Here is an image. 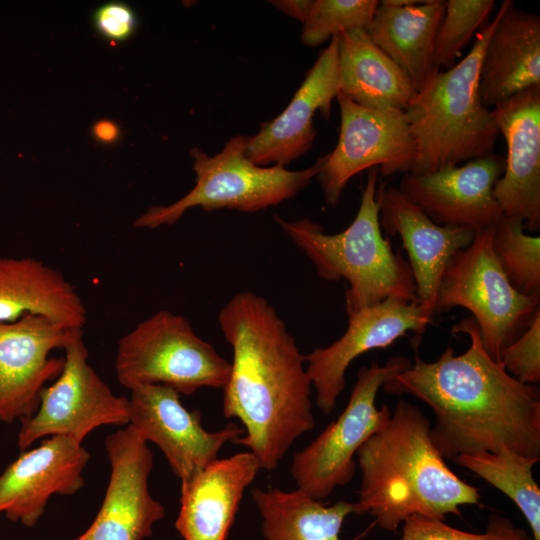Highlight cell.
Here are the masks:
<instances>
[{"label":"cell","mask_w":540,"mask_h":540,"mask_svg":"<svg viewBox=\"0 0 540 540\" xmlns=\"http://www.w3.org/2000/svg\"><path fill=\"white\" fill-rule=\"evenodd\" d=\"M452 333L470 337L464 353L455 355L448 346L436 361L426 362L415 349L414 363L382 390L413 396L431 409V440L444 459L503 449L540 458L539 387L521 383L488 355L472 316Z\"/></svg>","instance_id":"cell-1"},{"label":"cell","mask_w":540,"mask_h":540,"mask_svg":"<svg viewBox=\"0 0 540 540\" xmlns=\"http://www.w3.org/2000/svg\"><path fill=\"white\" fill-rule=\"evenodd\" d=\"M218 322L233 351L223 415L243 425L235 444L246 446L261 469L275 470L315 426L304 355L274 307L251 291L235 294Z\"/></svg>","instance_id":"cell-2"},{"label":"cell","mask_w":540,"mask_h":540,"mask_svg":"<svg viewBox=\"0 0 540 540\" xmlns=\"http://www.w3.org/2000/svg\"><path fill=\"white\" fill-rule=\"evenodd\" d=\"M431 422L418 406L400 399L385 424L356 453L361 471V513L395 531L410 516L444 521L463 505H478L477 487L446 464L430 436Z\"/></svg>","instance_id":"cell-3"},{"label":"cell","mask_w":540,"mask_h":540,"mask_svg":"<svg viewBox=\"0 0 540 540\" xmlns=\"http://www.w3.org/2000/svg\"><path fill=\"white\" fill-rule=\"evenodd\" d=\"M378 174V167L369 169L358 212L340 233L327 234L308 218L274 216L282 231L311 260L320 278L347 281L348 316L391 298L417 301L409 262L392 249L381 232Z\"/></svg>","instance_id":"cell-4"},{"label":"cell","mask_w":540,"mask_h":540,"mask_svg":"<svg viewBox=\"0 0 540 540\" xmlns=\"http://www.w3.org/2000/svg\"><path fill=\"white\" fill-rule=\"evenodd\" d=\"M495 24L489 21L469 53L435 73L404 111L416 157L409 173L424 174L494 154L499 130L478 95L479 72Z\"/></svg>","instance_id":"cell-5"},{"label":"cell","mask_w":540,"mask_h":540,"mask_svg":"<svg viewBox=\"0 0 540 540\" xmlns=\"http://www.w3.org/2000/svg\"><path fill=\"white\" fill-rule=\"evenodd\" d=\"M247 137H231L222 151L212 156L193 148L190 155L196 179L192 190L172 204L150 207L134 226L154 229L172 225L194 207L257 212L293 198L317 176L321 157L298 171L255 165L246 156Z\"/></svg>","instance_id":"cell-6"},{"label":"cell","mask_w":540,"mask_h":540,"mask_svg":"<svg viewBox=\"0 0 540 540\" xmlns=\"http://www.w3.org/2000/svg\"><path fill=\"white\" fill-rule=\"evenodd\" d=\"M114 367L129 390L160 384L190 395L204 387L223 389L231 363L183 316L160 310L120 338Z\"/></svg>","instance_id":"cell-7"},{"label":"cell","mask_w":540,"mask_h":540,"mask_svg":"<svg viewBox=\"0 0 540 540\" xmlns=\"http://www.w3.org/2000/svg\"><path fill=\"white\" fill-rule=\"evenodd\" d=\"M492 233L493 227L477 232L454 255L438 288L435 314L454 307L469 310L486 352L500 363L505 348L540 312V297L523 295L510 284L493 252Z\"/></svg>","instance_id":"cell-8"},{"label":"cell","mask_w":540,"mask_h":540,"mask_svg":"<svg viewBox=\"0 0 540 540\" xmlns=\"http://www.w3.org/2000/svg\"><path fill=\"white\" fill-rule=\"evenodd\" d=\"M411 364L404 356H394L384 365L373 362L358 370L343 412L292 459L290 471L299 491L321 501L353 479L358 449L391 415L388 405H376L379 390Z\"/></svg>","instance_id":"cell-9"},{"label":"cell","mask_w":540,"mask_h":540,"mask_svg":"<svg viewBox=\"0 0 540 540\" xmlns=\"http://www.w3.org/2000/svg\"><path fill=\"white\" fill-rule=\"evenodd\" d=\"M64 352L61 373L41 391L36 412L20 421L21 452L41 438L66 436L82 443L100 426L129 424V399L115 395L90 366L83 332Z\"/></svg>","instance_id":"cell-10"},{"label":"cell","mask_w":540,"mask_h":540,"mask_svg":"<svg viewBox=\"0 0 540 540\" xmlns=\"http://www.w3.org/2000/svg\"><path fill=\"white\" fill-rule=\"evenodd\" d=\"M340 132L336 147L321 157L317 179L326 203H338L348 181L374 167L382 176L409 173L416 147L405 113L361 107L338 92Z\"/></svg>","instance_id":"cell-11"},{"label":"cell","mask_w":540,"mask_h":540,"mask_svg":"<svg viewBox=\"0 0 540 540\" xmlns=\"http://www.w3.org/2000/svg\"><path fill=\"white\" fill-rule=\"evenodd\" d=\"M128 425L159 447L181 482L216 460L226 443L244 435V429L234 423L214 432L205 430L200 413L189 411L177 391L160 384L131 390Z\"/></svg>","instance_id":"cell-12"},{"label":"cell","mask_w":540,"mask_h":540,"mask_svg":"<svg viewBox=\"0 0 540 540\" xmlns=\"http://www.w3.org/2000/svg\"><path fill=\"white\" fill-rule=\"evenodd\" d=\"M110 477L102 505L89 528L72 540H143L152 535L165 507L150 493L153 454L128 425L105 439Z\"/></svg>","instance_id":"cell-13"},{"label":"cell","mask_w":540,"mask_h":540,"mask_svg":"<svg viewBox=\"0 0 540 540\" xmlns=\"http://www.w3.org/2000/svg\"><path fill=\"white\" fill-rule=\"evenodd\" d=\"M83 329L69 328L43 316L27 315L0 323V422L31 417L46 383L61 373L64 357L52 356Z\"/></svg>","instance_id":"cell-14"},{"label":"cell","mask_w":540,"mask_h":540,"mask_svg":"<svg viewBox=\"0 0 540 540\" xmlns=\"http://www.w3.org/2000/svg\"><path fill=\"white\" fill-rule=\"evenodd\" d=\"M430 323L418 301L396 298L349 315L347 330L339 339L303 356L317 407L324 414L332 412L346 386L347 368L358 356L385 348L408 331L420 336Z\"/></svg>","instance_id":"cell-15"},{"label":"cell","mask_w":540,"mask_h":540,"mask_svg":"<svg viewBox=\"0 0 540 540\" xmlns=\"http://www.w3.org/2000/svg\"><path fill=\"white\" fill-rule=\"evenodd\" d=\"M504 166L505 158L492 154L434 172L406 173L399 188L434 223L477 233L503 214L494 186Z\"/></svg>","instance_id":"cell-16"},{"label":"cell","mask_w":540,"mask_h":540,"mask_svg":"<svg viewBox=\"0 0 540 540\" xmlns=\"http://www.w3.org/2000/svg\"><path fill=\"white\" fill-rule=\"evenodd\" d=\"M89 459L82 443L66 436L47 437L22 451L0 474V513L34 527L52 495H74L84 486Z\"/></svg>","instance_id":"cell-17"},{"label":"cell","mask_w":540,"mask_h":540,"mask_svg":"<svg viewBox=\"0 0 540 540\" xmlns=\"http://www.w3.org/2000/svg\"><path fill=\"white\" fill-rule=\"evenodd\" d=\"M507 145L503 175L494 196L503 214L540 228V85L531 86L491 109Z\"/></svg>","instance_id":"cell-18"},{"label":"cell","mask_w":540,"mask_h":540,"mask_svg":"<svg viewBox=\"0 0 540 540\" xmlns=\"http://www.w3.org/2000/svg\"><path fill=\"white\" fill-rule=\"evenodd\" d=\"M380 225L391 236L399 235L409 256L417 301L432 322L438 288L454 255L468 247L475 232L434 223L397 187H377Z\"/></svg>","instance_id":"cell-19"},{"label":"cell","mask_w":540,"mask_h":540,"mask_svg":"<svg viewBox=\"0 0 540 540\" xmlns=\"http://www.w3.org/2000/svg\"><path fill=\"white\" fill-rule=\"evenodd\" d=\"M339 92L338 36L330 39L284 111L247 137L246 156L261 167L286 168L305 154L316 136L314 116L329 118Z\"/></svg>","instance_id":"cell-20"},{"label":"cell","mask_w":540,"mask_h":540,"mask_svg":"<svg viewBox=\"0 0 540 540\" xmlns=\"http://www.w3.org/2000/svg\"><path fill=\"white\" fill-rule=\"evenodd\" d=\"M261 469L250 451L217 458L181 482L175 527L184 540H225L246 488Z\"/></svg>","instance_id":"cell-21"},{"label":"cell","mask_w":540,"mask_h":540,"mask_svg":"<svg viewBox=\"0 0 540 540\" xmlns=\"http://www.w3.org/2000/svg\"><path fill=\"white\" fill-rule=\"evenodd\" d=\"M482 57L478 95L493 108L509 97L540 85V17L504 0Z\"/></svg>","instance_id":"cell-22"},{"label":"cell","mask_w":540,"mask_h":540,"mask_svg":"<svg viewBox=\"0 0 540 540\" xmlns=\"http://www.w3.org/2000/svg\"><path fill=\"white\" fill-rule=\"evenodd\" d=\"M27 315L76 329L87 322L82 298L61 272L36 258L0 256V323Z\"/></svg>","instance_id":"cell-23"},{"label":"cell","mask_w":540,"mask_h":540,"mask_svg":"<svg viewBox=\"0 0 540 540\" xmlns=\"http://www.w3.org/2000/svg\"><path fill=\"white\" fill-rule=\"evenodd\" d=\"M337 36L339 92L367 109L404 112L417 94L407 75L365 29Z\"/></svg>","instance_id":"cell-24"},{"label":"cell","mask_w":540,"mask_h":540,"mask_svg":"<svg viewBox=\"0 0 540 540\" xmlns=\"http://www.w3.org/2000/svg\"><path fill=\"white\" fill-rule=\"evenodd\" d=\"M445 7L443 0H424L406 7L387 6L379 1L365 29L373 43L407 75L417 92L437 73L434 42Z\"/></svg>","instance_id":"cell-25"},{"label":"cell","mask_w":540,"mask_h":540,"mask_svg":"<svg viewBox=\"0 0 540 540\" xmlns=\"http://www.w3.org/2000/svg\"><path fill=\"white\" fill-rule=\"evenodd\" d=\"M251 496L262 520L264 540H340L345 519L361 513L357 502L326 506L298 489L253 488Z\"/></svg>","instance_id":"cell-26"},{"label":"cell","mask_w":540,"mask_h":540,"mask_svg":"<svg viewBox=\"0 0 540 540\" xmlns=\"http://www.w3.org/2000/svg\"><path fill=\"white\" fill-rule=\"evenodd\" d=\"M539 460L503 449L460 455L453 461L507 495L525 516L533 540H540V489L532 475Z\"/></svg>","instance_id":"cell-27"},{"label":"cell","mask_w":540,"mask_h":540,"mask_svg":"<svg viewBox=\"0 0 540 540\" xmlns=\"http://www.w3.org/2000/svg\"><path fill=\"white\" fill-rule=\"evenodd\" d=\"M492 249L510 284L521 294L540 297V238L524 232L520 218L502 214L493 226Z\"/></svg>","instance_id":"cell-28"},{"label":"cell","mask_w":540,"mask_h":540,"mask_svg":"<svg viewBox=\"0 0 540 540\" xmlns=\"http://www.w3.org/2000/svg\"><path fill=\"white\" fill-rule=\"evenodd\" d=\"M495 8L494 0H448L439 25L433 63L436 72L456 64L462 49L474 33L483 28Z\"/></svg>","instance_id":"cell-29"},{"label":"cell","mask_w":540,"mask_h":540,"mask_svg":"<svg viewBox=\"0 0 540 540\" xmlns=\"http://www.w3.org/2000/svg\"><path fill=\"white\" fill-rule=\"evenodd\" d=\"M378 5L377 0H314L303 23L301 41L314 47L340 33L366 29Z\"/></svg>","instance_id":"cell-30"},{"label":"cell","mask_w":540,"mask_h":540,"mask_svg":"<svg viewBox=\"0 0 540 540\" xmlns=\"http://www.w3.org/2000/svg\"><path fill=\"white\" fill-rule=\"evenodd\" d=\"M401 540H533L522 528L508 518L493 513L483 533L456 529L442 520L423 516H410L403 522Z\"/></svg>","instance_id":"cell-31"},{"label":"cell","mask_w":540,"mask_h":540,"mask_svg":"<svg viewBox=\"0 0 540 540\" xmlns=\"http://www.w3.org/2000/svg\"><path fill=\"white\" fill-rule=\"evenodd\" d=\"M500 364L521 383L540 382V312L520 337L505 348Z\"/></svg>","instance_id":"cell-32"},{"label":"cell","mask_w":540,"mask_h":540,"mask_svg":"<svg viewBox=\"0 0 540 540\" xmlns=\"http://www.w3.org/2000/svg\"><path fill=\"white\" fill-rule=\"evenodd\" d=\"M93 23L104 38L123 42L135 32L137 18L129 5L114 1L105 3L95 10Z\"/></svg>","instance_id":"cell-33"},{"label":"cell","mask_w":540,"mask_h":540,"mask_svg":"<svg viewBox=\"0 0 540 540\" xmlns=\"http://www.w3.org/2000/svg\"><path fill=\"white\" fill-rule=\"evenodd\" d=\"M312 0H272L270 4L302 23L308 17Z\"/></svg>","instance_id":"cell-34"},{"label":"cell","mask_w":540,"mask_h":540,"mask_svg":"<svg viewBox=\"0 0 540 540\" xmlns=\"http://www.w3.org/2000/svg\"><path fill=\"white\" fill-rule=\"evenodd\" d=\"M92 135L96 141L102 144H113L120 138L121 131L116 122L101 119L93 124Z\"/></svg>","instance_id":"cell-35"}]
</instances>
